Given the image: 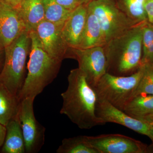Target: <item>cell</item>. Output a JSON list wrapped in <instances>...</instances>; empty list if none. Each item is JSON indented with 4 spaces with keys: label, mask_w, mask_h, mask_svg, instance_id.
Wrapping results in <instances>:
<instances>
[{
    "label": "cell",
    "mask_w": 153,
    "mask_h": 153,
    "mask_svg": "<svg viewBox=\"0 0 153 153\" xmlns=\"http://www.w3.org/2000/svg\"><path fill=\"white\" fill-rule=\"evenodd\" d=\"M67 89L61 94L63 105L60 113L65 115L81 129L105 124L96 113L97 97L79 68L72 69L68 76Z\"/></svg>",
    "instance_id": "cell-1"
},
{
    "label": "cell",
    "mask_w": 153,
    "mask_h": 153,
    "mask_svg": "<svg viewBox=\"0 0 153 153\" xmlns=\"http://www.w3.org/2000/svg\"><path fill=\"white\" fill-rule=\"evenodd\" d=\"M145 23L134 25L104 46L107 73L126 76L138 70L141 65L143 27Z\"/></svg>",
    "instance_id": "cell-2"
},
{
    "label": "cell",
    "mask_w": 153,
    "mask_h": 153,
    "mask_svg": "<svg viewBox=\"0 0 153 153\" xmlns=\"http://www.w3.org/2000/svg\"><path fill=\"white\" fill-rule=\"evenodd\" d=\"M31 38L28 72L22 89L17 95L19 101L28 97H34L57 77L62 61L55 59L44 50L35 31L30 32Z\"/></svg>",
    "instance_id": "cell-3"
},
{
    "label": "cell",
    "mask_w": 153,
    "mask_h": 153,
    "mask_svg": "<svg viewBox=\"0 0 153 153\" xmlns=\"http://www.w3.org/2000/svg\"><path fill=\"white\" fill-rule=\"evenodd\" d=\"M31 47L30 32L26 31L4 50V58L0 71V85L17 97L26 78L27 57Z\"/></svg>",
    "instance_id": "cell-4"
},
{
    "label": "cell",
    "mask_w": 153,
    "mask_h": 153,
    "mask_svg": "<svg viewBox=\"0 0 153 153\" xmlns=\"http://www.w3.org/2000/svg\"><path fill=\"white\" fill-rule=\"evenodd\" d=\"M143 74V65L128 76H115L105 73L93 88L97 100L108 102L123 111L125 107L132 97Z\"/></svg>",
    "instance_id": "cell-5"
},
{
    "label": "cell",
    "mask_w": 153,
    "mask_h": 153,
    "mask_svg": "<svg viewBox=\"0 0 153 153\" xmlns=\"http://www.w3.org/2000/svg\"><path fill=\"white\" fill-rule=\"evenodd\" d=\"M87 6L98 19L105 45L138 25L130 19L113 0H92L87 3Z\"/></svg>",
    "instance_id": "cell-6"
},
{
    "label": "cell",
    "mask_w": 153,
    "mask_h": 153,
    "mask_svg": "<svg viewBox=\"0 0 153 153\" xmlns=\"http://www.w3.org/2000/svg\"><path fill=\"white\" fill-rule=\"evenodd\" d=\"M34 97L20 101L18 114L25 139L27 153L38 152L45 142L46 129L36 119L34 112Z\"/></svg>",
    "instance_id": "cell-7"
},
{
    "label": "cell",
    "mask_w": 153,
    "mask_h": 153,
    "mask_svg": "<svg viewBox=\"0 0 153 153\" xmlns=\"http://www.w3.org/2000/svg\"><path fill=\"white\" fill-rule=\"evenodd\" d=\"M68 58L77 60L78 68L85 74L88 82L93 88L107 73V62L104 47L69 48Z\"/></svg>",
    "instance_id": "cell-8"
},
{
    "label": "cell",
    "mask_w": 153,
    "mask_h": 153,
    "mask_svg": "<svg viewBox=\"0 0 153 153\" xmlns=\"http://www.w3.org/2000/svg\"><path fill=\"white\" fill-rule=\"evenodd\" d=\"M87 137L91 144L100 153H144L150 152L146 145L120 134L87 136Z\"/></svg>",
    "instance_id": "cell-9"
},
{
    "label": "cell",
    "mask_w": 153,
    "mask_h": 153,
    "mask_svg": "<svg viewBox=\"0 0 153 153\" xmlns=\"http://www.w3.org/2000/svg\"><path fill=\"white\" fill-rule=\"evenodd\" d=\"M63 26L45 19L34 30L44 50L51 57L62 61L68 58L69 49L62 36Z\"/></svg>",
    "instance_id": "cell-10"
},
{
    "label": "cell",
    "mask_w": 153,
    "mask_h": 153,
    "mask_svg": "<svg viewBox=\"0 0 153 153\" xmlns=\"http://www.w3.org/2000/svg\"><path fill=\"white\" fill-rule=\"evenodd\" d=\"M96 113L105 124H118L138 133L150 137L151 126L143 121L132 117L108 102L97 100Z\"/></svg>",
    "instance_id": "cell-11"
},
{
    "label": "cell",
    "mask_w": 153,
    "mask_h": 153,
    "mask_svg": "<svg viewBox=\"0 0 153 153\" xmlns=\"http://www.w3.org/2000/svg\"><path fill=\"white\" fill-rule=\"evenodd\" d=\"M27 31L19 10L0 1V51Z\"/></svg>",
    "instance_id": "cell-12"
},
{
    "label": "cell",
    "mask_w": 153,
    "mask_h": 153,
    "mask_svg": "<svg viewBox=\"0 0 153 153\" xmlns=\"http://www.w3.org/2000/svg\"><path fill=\"white\" fill-rule=\"evenodd\" d=\"M87 4H82L71 12L62 28V35L69 48H77L87 19Z\"/></svg>",
    "instance_id": "cell-13"
},
{
    "label": "cell",
    "mask_w": 153,
    "mask_h": 153,
    "mask_svg": "<svg viewBox=\"0 0 153 153\" xmlns=\"http://www.w3.org/2000/svg\"><path fill=\"white\" fill-rule=\"evenodd\" d=\"M6 127L7 131L1 152L26 153L25 139L18 114L9 122Z\"/></svg>",
    "instance_id": "cell-14"
},
{
    "label": "cell",
    "mask_w": 153,
    "mask_h": 153,
    "mask_svg": "<svg viewBox=\"0 0 153 153\" xmlns=\"http://www.w3.org/2000/svg\"><path fill=\"white\" fill-rule=\"evenodd\" d=\"M17 10L29 32L34 31L38 24L45 20L43 0H23Z\"/></svg>",
    "instance_id": "cell-15"
},
{
    "label": "cell",
    "mask_w": 153,
    "mask_h": 153,
    "mask_svg": "<svg viewBox=\"0 0 153 153\" xmlns=\"http://www.w3.org/2000/svg\"><path fill=\"white\" fill-rule=\"evenodd\" d=\"M87 19L85 29L79 47V49L104 47V37L101 27L95 15L88 8Z\"/></svg>",
    "instance_id": "cell-16"
},
{
    "label": "cell",
    "mask_w": 153,
    "mask_h": 153,
    "mask_svg": "<svg viewBox=\"0 0 153 153\" xmlns=\"http://www.w3.org/2000/svg\"><path fill=\"white\" fill-rule=\"evenodd\" d=\"M20 102L17 96L0 85V123L6 126L16 116Z\"/></svg>",
    "instance_id": "cell-17"
},
{
    "label": "cell",
    "mask_w": 153,
    "mask_h": 153,
    "mask_svg": "<svg viewBox=\"0 0 153 153\" xmlns=\"http://www.w3.org/2000/svg\"><path fill=\"white\" fill-rule=\"evenodd\" d=\"M127 114L138 119L153 114V95L140 94L132 98L123 110Z\"/></svg>",
    "instance_id": "cell-18"
},
{
    "label": "cell",
    "mask_w": 153,
    "mask_h": 153,
    "mask_svg": "<svg viewBox=\"0 0 153 153\" xmlns=\"http://www.w3.org/2000/svg\"><path fill=\"white\" fill-rule=\"evenodd\" d=\"M57 153H100L94 147L87 136L79 135L64 138L56 150Z\"/></svg>",
    "instance_id": "cell-19"
},
{
    "label": "cell",
    "mask_w": 153,
    "mask_h": 153,
    "mask_svg": "<svg viewBox=\"0 0 153 153\" xmlns=\"http://www.w3.org/2000/svg\"><path fill=\"white\" fill-rule=\"evenodd\" d=\"M146 0H121L119 7L135 24L148 22L145 10Z\"/></svg>",
    "instance_id": "cell-20"
},
{
    "label": "cell",
    "mask_w": 153,
    "mask_h": 153,
    "mask_svg": "<svg viewBox=\"0 0 153 153\" xmlns=\"http://www.w3.org/2000/svg\"><path fill=\"white\" fill-rule=\"evenodd\" d=\"M45 19L58 25L63 26L72 11L67 10L56 0H43Z\"/></svg>",
    "instance_id": "cell-21"
},
{
    "label": "cell",
    "mask_w": 153,
    "mask_h": 153,
    "mask_svg": "<svg viewBox=\"0 0 153 153\" xmlns=\"http://www.w3.org/2000/svg\"><path fill=\"white\" fill-rule=\"evenodd\" d=\"M148 63H153V25L147 22L143 27L141 65Z\"/></svg>",
    "instance_id": "cell-22"
},
{
    "label": "cell",
    "mask_w": 153,
    "mask_h": 153,
    "mask_svg": "<svg viewBox=\"0 0 153 153\" xmlns=\"http://www.w3.org/2000/svg\"><path fill=\"white\" fill-rule=\"evenodd\" d=\"M143 74L132 97L140 94L153 95V63L143 64Z\"/></svg>",
    "instance_id": "cell-23"
},
{
    "label": "cell",
    "mask_w": 153,
    "mask_h": 153,
    "mask_svg": "<svg viewBox=\"0 0 153 153\" xmlns=\"http://www.w3.org/2000/svg\"><path fill=\"white\" fill-rule=\"evenodd\" d=\"M58 4L65 8L73 11L79 5L83 4L81 0H56Z\"/></svg>",
    "instance_id": "cell-24"
},
{
    "label": "cell",
    "mask_w": 153,
    "mask_h": 153,
    "mask_svg": "<svg viewBox=\"0 0 153 153\" xmlns=\"http://www.w3.org/2000/svg\"><path fill=\"white\" fill-rule=\"evenodd\" d=\"M145 7L148 22L153 25V0H146Z\"/></svg>",
    "instance_id": "cell-25"
},
{
    "label": "cell",
    "mask_w": 153,
    "mask_h": 153,
    "mask_svg": "<svg viewBox=\"0 0 153 153\" xmlns=\"http://www.w3.org/2000/svg\"><path fill=\"white\" fill-rule=\"evenodd\" d=\"M0 1L6 4L18 9L23 0H0Z\"/></svg>",
    "instance_id": "cell-26"
},
{
    "label": "cell",
    "mask_w": 153,
    "mask_h": 153,
    "mask_svg": "<svg viewBox=\"0 0 153 153\" xmlns=\"http://www.w3.org/2000/svg\"><path fill=\"white\" fill-rule=\"evenodd\" d=\"M7 129L5 126L0 123V149L2 147L5 138Z\"/></svg>",
    "instance_id": "cell-27"
},
{
    "label": "cell",
    "mask_w": 153,
    "mask_h": 153,
    "mask_svg": "<svg viewBox=\"0 0 153 153\" xmlns=\"http://www.w3.org/2000/svg\"><path fill=\"white\" fill-rule=\"evenodd\" d=\"M146 123L151 126H153V114L138 119Z\"/></svg>",
    "instance_id": "cell-28"
},
{
    "label": "cell",
    "mask_w": 153,
    "mask_h": 153,
    "mask_svg": "<svg viewBox=\"0 0 153 153\" xmlns=\"http://www.w3.org/2000/svg\"><path fill=\"white\" fill-rule=\"evenodd\" d=\"M4 51H0V69L1 68L2 66L3 67V64H4V63H3L2 55V53Z\"/></svg>",
    "instance_id": "cell-29"
},
{
    "label": "cell",
    "mask_w": 153,
    "mask_h": 153,
    "mask_svg": "<svg viewBox=\"0 0 153 153\" xmlns=\"http://www.w3.org/2000/svg\"><path fill=\"white\" fill-rule=\"evenodd\" d=\"M150 137L149 138L151 139L153 143V126H151L150 127Z\"/></svg>",
    "instance_id": "cell-30"
},
{
    "label": "cell",
    "mask_w": 153,
    "mask_h": 153,
    "mask_svg": "<svg viewBox=\"0 0 153 153\" xmlns=\"http://www.w3.org/2000/svg\"><path fill=\"white\" fill-rule=\"evenodd\" d=\"M81 1H82V3H83V4H85V1H88V3L89 1L90 2V1H92V0H81Z\"/></svg>",
    "instance_id": "cell-31"
}]
</instances>
